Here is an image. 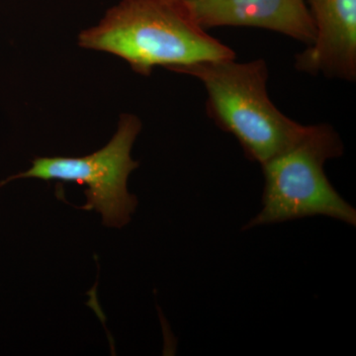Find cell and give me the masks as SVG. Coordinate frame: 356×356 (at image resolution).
I'll use <instances>...</instances> for the list:
<instances>
[{
  "label": "cell",
  "mask_w": 356,
  "mask_h": 356,
  "mask_svg": "<svg viewBox=\"0 0 356 356\" xmlns=\"http://www.w3.org/2000/svg\"><path fill=\"white\" fill-rule=\"evenodd\" d=\"M79 43L123 58L142 76L156 67L175 72L236 58L233 49L199 24L187 0H121L97 25L79 34Z\"/></svg>",
  "instance_id": "6da1fadb"
},
{
  "label": "cell",
  "mask_w": 356,
  "mask_h": 356,
  "mask_svg": "<svg viewBox=\"0 0 356 356\" xmlns=\"http://www.w3.org/2000/svg\"><path fill=\"white\" fill-rule=\"evenodd\" d=\"M175 72L200 81L207 92L210 118L238 140L248 159L261 165L289 149L308 130L309 126L292 120L271 102L264 58L204 60Z\"/></svg>",
  "instance_id": "7a4b0ae2"
},
{
  "label": "cell",
  "mask_w": 356,
  "mask_h": 356,
  "mask_svg": "<svg viewBox=\"0 0 356 356\" xmlns=\"http://www.w3.org/2000/svg\"><path fill=\"white\" fill-rule=\"evenodd\" d=\"M343 149L329 124L309 126L298 142L261 165V210L243 231L314 216L355 227V208L339 195L325 172V163L343 156Z\"/></svg>",
  "instance_id": "3957f363"
},
{
  "label": "cell",
  "mask_w": 356,
  "mask_h": 356,
  "mask_svg": "<svg viewBox=\"0 0 356 356\" xmlns=\"http://www.w3.org/2000/svg\"><path fill=\"white\" fill-rule=\"evenodd\" d=\"M140 129L142 123L137 116L122 114L116 134L99 151L81 158H36L27 172L7 178L0 187L18 178L86 185L88 202L81 208L100 213L105 226L121 228L130 222L138 205L137 197L129 193L127 180L140 165L131 158V151Z\"/></svg>",
  "instance_id": "277c9868"
},
{
  "label": "cell",
  "mask_w": 356,
  "mask_h": 356,
  "mask_svg": "<svg viewBox=\"0 0 356 356\" xmlns=\"http://www.w3.org/2000/svg\"><path fill=\"white\" fill-rule=\"evenodd\" d=\"M315 25L313 44L295 58L299 72L356 79V0H307Z\"/></svg>",
  "instance_id": "5b68a950"
},
{
  "label": "cell",
  "mask_w": 356,
  "mask_h": 356,
  "mask_svg": "<svg viewBox=\"0 0 356 356\" xmlns=\"http://www.w3.org/2000/svg\"><path fill=\"white\" fill-rule=\"evenodd\" d=\"M204 29L254 27L313 44L315 25L305 0H187Z\"/></svg>",
  "instance_id": "8992f818"
}]
</instances>
